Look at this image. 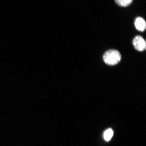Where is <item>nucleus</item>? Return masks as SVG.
Returning a JSON list of instances; mask_svg holds the SVG:
<instances>
[{"mask_svg":"<svg viewBox=\"0 0 146 146\" xmlns=\"http://www.w3.org/2000/svg\"><path fill=\"white\" fill-rule=\"evenodd\" d=\"M104 62L107 64L114 65L117 64L121 60L120 52L116 50H111L107 51L103 56Z\"/></svg>","mask_w":146,"mask_h":146,"instance_id":"nucleus-1","label":"nucleus"},{"mask_svg":"<svg viewBox=\"0 0 146 146\" xmlns=\"http://www.w3.org/2000/svg\"><path fill=\"white\" fill-rule=\"evenodd\" d=\"M133 44L136 50L142 52L145 50L146 43L144 38L140 36H137L133 41Z\"/></svg>","mask_w":146,"mask_h":146,"instance_id":"nucleus-2","label":"nucleus"},{"mask_svg":"<svg viewBox=\"0 0 146 146\" xmlns=\"http://www.w3.org/2000/svg\"><path fill=\"white\" fill-rule=\"evenodd\" d=\"M135 25L137 30L139 31L143 32L146 27L145 21L141 17L137 18L135 21Z\"/></svg>","mask_w":146,"mask_h":146,"instance_id":"nucleus-3","label":"nucleus"},{"mask_svg":"<svg viewBox=\"0 0 146 146\" xmlns=\"http://www.w3.org/2000/svg\"><path fill=\"white\" fill-rule=\"evenodd\" d=\"M115 1L119 6L126 7L130 5L132 3L133 0H115Z\"/></svg>","mask_w":146,"mask_h":146,"instance_id":"nucleus-4","label":"nucleus"},{"mask_svg":"<svg viewBox=\"0 0 146 146\" xmlns=\"http://www.w3.org/2000/svg\"><path fill=\"white\" fill-rule=\"evenodd\" d=\"M113 134V132L112 129H108L104 133V138L106 141H109L112 138Z\"/></svg>","mask_w":146,"mask_h":146,"instance_id":"nucleus-5","label":"nucleus"}]
</instances>
